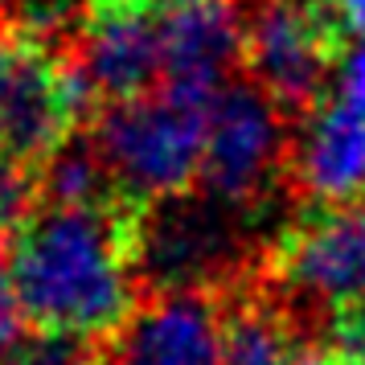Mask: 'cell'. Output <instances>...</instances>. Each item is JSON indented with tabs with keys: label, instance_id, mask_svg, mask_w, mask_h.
Returning a JSON list of instances; mask_svg holds the SVG:
<instances>
[{
	"label": "cell",
	"instance_id": "cell-1",
	"mask_svg": "<svg viewBox=\"0 0 365 365\" xmlns=\"http://www.w3.org/2000/svg\"><path fill=\"white\" fill-rule=\"evenodd\" d=\"M144 214L128 197L99 205H46L4 242L21 320L41 336L107 341L144 299Z\"/></svg>",
	"mask_w": 365,
	"mask_h": 365
},
{
	"label": "cell",
	"instance_id": "cell-2",
	"mask_svg": "<svg viewBox=\"0 0 365 365\" xmlns=\"http://www.w3.org/2000/svg\"><path fill=\"white\" fill-rule=\"evenodd\" d=\"M95 111L70 37L21 17L0 21V160L41 173Z\"/></svg>",
	"mask_w": 365,
	"mask_h": 365
},
{
	"label": "cell",
	"instance_id": "cell-3",
	"mask_svg": "<svg viewBox=\"0 0 365 365\" xmlns=\"http://www.w3.org/2000/svg\"><path fill=\"white\" fill-rule=\"evenodd\" d=\"M210 103L185 91L160 86L144 99L99 107L91 119V144L99 152L119 197L140 210L185 197L201 185Z\"/></svg>",
	"mask_w": 365,
	"mask_h": 365
},
{
	"label": "cell",
	"instance_id": "cell-4",
	"mask_svg": "<svg viewBox=\"0 0 365 365\" xmlns=\"http://www.w3.org/2000/svg\"><path fill=\"white\" fill-rule=\"evenodd\" d=\"M263 275L287 304L312 320V308L329 312L365 296V197L345 205H296L259 250Z\"/></svg>",
	"mask_w": 365,
	"mask_h": 365
},
{
	"label": "cell",
	"instance_id": "cell-5",
	"mask_svg": "<svg viewBox=\"0 0 365 365\" xmlns=\"http://www.w3.org/2000/svg\"><path fill=\"white\" fill-rule=\"evenodd\" d=\"M292 119L271 103L263 86L238 74L210 103L201 193L230 210H263L279 189H287Z\"/></svg>",
	"mask_w": 365,
	"mask_h": 365
},
{
	"label": "cell",
	"instance_id": "cell-6",
	"mask_svg": "<svg viewBox=\"0 0 365 365\" xmlns=\"http://www.w3.org/2000/svg\"><path fill=\"white\" fill-rule=\"evenodd\" d=\"M341 58L345 50L312 0H242V74L292 123L329 95Z\"/></svg>",
	"mask_w": 365,
	"mask_h": 365
},
{
	"label": "cell",
	"instance_id": "cell-7",
	"mask_svg": "<svg viewBox=\"0 0 365 365\" xmlns=\"http://www.w3.org/2000/svg\"><path fill=\"white\" fill-rule=\"evenodd\" d=\"M74 58L99 107L160 91V0H86L74 25Z\"/></svg>",
	"mask_w": 365,
	"mask_h": 365
},
{
	"label": "cell",
	"instance_id": "cell-8",
	"mask_svg": "<svg viewBox=\"0 0 365 365\" xmlns=\"http://www.w3.org/2000/svg\"><path fill=\"white\" fill-rule=\"evenodd\" d=\"M103 365H222V292H148L103 341Z\"/></svg>",
	"mask_w": 365,
	"mask_h": 365
},
{
	"label": "cell",
	"instance_id": "cell-9",
	"mask_svg": "<svg viewBox=\"0 0 365 365\" xmlns=\"http://www.w3.org/2000/svg\"><path fill=\"white\" fill-rule=\"evenodd\" d=\"M287 193L296 205H345L365 197V111L329 91L292 123Z\"/></svg>",
	"mask_w": 365,
	"mask_h": 365
},
{
	"label": "cell",
	"instance_id": "cell-10",
	"mask_svg": "<svg viewBox=\"0 0 365 365\" xmlns=\"http://www.w3.org/2000/svg\"><path fill=\"white\" fill-rule=\"evenodd\" d=\"M165 86L214 99L242 74V0H160Z\"/></svg>",
	"mask_w": 365,
	"mask_h": 365
},
{
	"label": "cell",
	"instance_id": "cell-11",
	"mask_svg": "<svg viewBox=\"0 0 365 365\" xmlns=\"http://www.w3.org/2000/svg\"><path fill=\"white\" fill-rule=\"evenodd\" d=\"M312 345V320L259 275L242 271L222 287V365H296Z\"/></svg>",
	"mask_w": 365,
	"mask_h": 365
},
{
	"label": "cell",
	"instance_id": "cell-12",
	"mask_svg": "<svg viewBox=\"0 0 365 365\" xmlns=\"http://www.w3.org/2000/svg\"><path fill=\"white\" fill-rule=\"evenodd\" d=\"M0 365H103V341L29 332L0 357Z\"/></svg>",
	"mask_w": 365,
	"mask_h": 365
},
{
	"label": "cell",
	"instance_id": "cell-13",
	"mask_svg": "<svg viewBox=\"0 0 365 365\" xmlns=\"http://www.w3.org/2000/svg\"><path fill=\"white\" fill-rule=\"evenodd\" d=\"M41 201V173L0 160V242H9Z\"/></svg>",
	"mask_w": 365,
	"mask_h": 365
},
{
	"label": "cell",
	"instance_id": "cell-14",
	"mask_svg": "<svg viewBox=\"0 0 365 365\" xmlns=\"http://www.w3.org/2000/svg\"><path fill=\"white\" fill-rule=\"evenodd\" d=\"M329 349L341 365H365V296L345 299L329 312Z\"/></svg>",
	"mask_w": 365,
	"mask_h": 365
},
{
	"label": "cell",
	"instance_id": "cell-15",
	"mask_svg": "<svg viewBox=\"0 0 365 365\" xmlns=\"http://www.w3.org/2000/svg\"><path fill=\"white\" fill-rule=\"evenodd\" d=\"M312 4L332 29V37L341 41V50L365 41V0H312Z\"/></svg>",
	"mask_w": 365,
	"mask_h": 365
},
{
	"label": "cell",
	"instance_id": "cell-16",
	"mask_svg": "<svg viewBox=\"0 0 365 365\" xmlns=\"http://www.w3.org/2000/svg\"><path fill=\"white\" fill-rule=\"evenodd\" d=\"M332 95H341L349 107L365 111V41H357V46L345 50L341 66H336V86H332Z\"/></svg>",
	"mask_w": 365,
	"mask_h": 365
},
{
	"label": "cell",
	"instance_id": "cell-17",
	"mask_svg": "<svg viewBox=\"0 0 365 365\" xmlns=\"http://www.w3.org/2000/svg\"><path fill=\"white\" fill-rule=\"evenodd\" d=\"M21 308H17V292H13V275H9V255L0 242V357L21 341Z\"/></svg>",
	"mask_w": 365,
	"mask_h": 365
},
{
	"label": "cell",
	"instance_id": "cell-18",
	"mask_svg": "<svg viewBox=\"0 0 365 365\" xmlns=\"http://www.w3.org/2000/svg\"><path fill=\"white\" fill-rule=\"evenodd\" d=\"M296 365H341V357L329 349V341H312V345L296 357Z\"/></svg>",
	"mask_w": 365,
	"mask_h": 365
}]
</instances>
